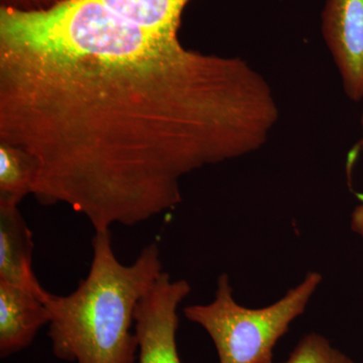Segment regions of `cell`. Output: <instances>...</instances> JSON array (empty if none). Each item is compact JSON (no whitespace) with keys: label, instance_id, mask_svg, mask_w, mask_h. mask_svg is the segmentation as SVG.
I'll use <instances>...</instances> for the list:
<instances>
[{"label":"cell","instance_id":"5","mask_svg":"<svg viewBox=\"0 0 363 363\" xmlns=\"http://www.w3.org/2000/svg\"><path fill=\"white\" fill-rule=\"evenodd\" d=\"M322 35L348 99L363 100V0H325Z\"/></svg>","mask_w":363,"mask_h":363},{"label":"cell","instance_id":"2","mask_svg":"<svg viewBox=\"0 0 363 363\" xmlns=\"http://www.w3.org/2000/svg\"><path fill=\"white\" fill-rule=\"evenodd\" d=\"M87 277L68 296L50 293L49 335L55 357L76 363H136L135 311L162 272L157 243L130 266L116 259L111 230L96 231Z\"/></svg>","mask_w":363,"mask_h":363},{"label":"cell","instance_id":"9","mask_svg":"<svg viewBox=\"0 0 363 363\" xmlns=\"http://www.w3.org/2000/svg\"><path fill=\"white\" fill-rule=\"evenodd\" d=\"M33 172L20 154L0 145V206H18L32 194Z\"/></svg>","mask_w":363,"mask_h":363},{"label":"cell","instance_id":"4","mask_svg":"<svg viewBox=\"0 0 363 363\" xmlns=\"http://www.w3.org/2000/svg\"><path fill=\"white\" fill-rule=\"evenodd\" d=\"M190 293L187 281H173L168 272H162L138 302L135 311L138 342L136 363H182L176 339L178 308Z\"/></svg>","mask_w":363,"mask_h":363},{"label":"cell","instance_id":"1","mask_svg":"<svg viewBox=\"0 0 363 363\" xmlns=\"http://www.w3.org/2000/svg\"><path fill=\"white\" fill-rule=\"evenodd\" d=\"M274 91L245 60L203 54L102 0L0 7V145L32 167V194L96 231L182 202L192 172L264 147Z\"/></svg>","mask_w":363,"mask_h":363},{"label":"cell","instance_id":"8","mask_svg":"<svg viewBox=\"0 0 363 363\" xmlns=\"http://www.w3.org/2000/svg\"><path fill=\"white\" fill-rule=\"evenodd\" d=\"M107 6L136 25L178 35L181 16L190 0H102Z\"/></svg>","mask_w":363,"mask_h":363},{"label":"cell","instance_id":"10","mask_svg":"<svg viewBox=\"0 0 363 363\" xmlns=\"http://www.w3.org/2000/svg\"><path fill=\"white\" fill-rule=\"evenodd\" d=\"M281 363H355L336 350L319 334L311 333L301 339L286 362Z\"/></svg>","mask_w":363,"mask_h":363},{"label":"cell","instance_id":"3","mask_svg":"<svg viewBox=\"0 0 363 363\" xmlns=\"http://www.w3.org/2000/svg\"><path fill=\"white\" fill-rule=\"evenodd\" d=\"M321 281V274L309 272L278 302L250 309L235 302L228 276L222 274L213 302L188 306L184 314L209 334L219 363H274V346L305 312Z\"/></svg>","mask_w":363,"mask_h":363},{"label":"cell","instance_id":"12","mask_svg":"<svg viewBox=\"0 0 363 363\" xmlns=\"http://www.w3.org/2000/svg\"><path fill=\"white\" fill-rule=\"evenodd\" d=\"M360 124H362V147L363 150V113L362 119H360ZM350 225L353 233H357L363 240V203L353 210Z\"/></svg>","mask_w":363,"mask_h":363},{"label":"cell","instance_id":"11","mask_svg":"<svg viewBox=\"0 0 363 363\" xmlns=\"http://www.w3.org/2000/svg\"><path fill=\"white\" fill-rule=\"evenodd\" d=\"M1 7L20 11H47L66 0H0Z\"/></svg>","mask_w":363,"mask_h":363},{"label":"cell","instance_id":"7","mask_svg":"<svg viewBox=\"0 0 363 363\" xmlns=\"http://www.w3.org/2000/svg\"><path fill=\"white\" fill-rule=\"evenodd\" d=\"M33 233L18 206H0V279L47 300L33 271Z\"/></svg>","mask_w":363,"mask_h":363},{"label":"cell","instance_id":"6","mask_svg":"<svg viewBox=\"0 0 363 363\" xmlns=\"http://www.w3.org/2000/svg\"><path fill=\"white\" fill-rule=\"evenodd\" d=\"M49 321L45 298L0 279V357L26 350Z\"/></svg>","mask_w":363,"mask_h":363}]
</instances>
